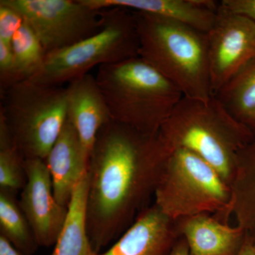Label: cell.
<instances>
[{
    "label": "cell",
    "instance_id": "603a6c76",
    "mask_svg": "<svg viewBox=\"0 0 255 255\" xmlns=\"http://www.w3.org/2000/svg\"><path fill=\"white\" fill-rule=\"evenodd\" d=\"M219 7L255 22V0H222L219 1Z\"/></svg>",
    "mask_w": 255,
    "mask_h": 255
},
{
    "label": "cell",
    "instance_id": "277c9868",
    "mask_svg": "<svg viewBox=\"0 0 255 255\" xmlns=\"http://www.w3.org/2000/svg\"><path fill=\"white\" fill-rule=\"evenodd\" d=\"M95 78L112 120L147 135L157 134L184 97L140 57L102 65Z\"/></svg>",
    "mask_w": 255,
    "mask_h": 255
},
{
    "label": "cell",
    "instance_id": "4fadbf2b",
    "mask_svg": "<svg viewBox=\"0 0 255 255\" xmlns=\"http://www.w3.org/2000/svg\"><path fill=\"white\" fill-rule=\"evenodd\" d=\"M89 161L90 156L84 148L76 129L67 119L45 160L55 199L60 205L68 208L75 187L87 173Z\"/></svg>",
    "mask_w": 255,
    "mask_h": 255
},
{
    "label": "cell",
    "instance_id": "9a60e30c",
    "mask_svg": "<svg viewBox=\"0 0 255 255\" xmlns=\"http://www.w3.org/2000/svg\"><path fill=\"white\" fill-rule=\"evenodd\" d=\"M175 222L179 237L187 242L189 255H236L246 241L243 228L221 222L209 214Z\"/></svg>",
    "mask_w": 255,
    "mask_h": 255
},
{
    "label": "cell",
    "instance_id": "8992f818",
    "mask_svg": "<svg viewBox=\"0 0 255 255\" xmlns=\"http://www.w3.org/2000/svg\"><path fill=\"white\" fill-rule=\"evenodd\" d=\"M0 117L25 159L46 160L68 119L66 87L26 80L1 92Z\"/></svg>",
    "mask_w": 255,
    "mask_h": 255
},
{
    "label": "cell",
    "instance_id": "52a82bcc",
    "mask_svg": "<svg viewBox=\"0 0 255 255\" xmlns=\"http://www.w3.org/2000/svg\"><path fill=\"white\" fill-rule=\"evenodd\" d=\"M100 31L76 44L46 55L44 64L30 81L63 86L90 73L95 67L138 57L139 40L133 11L122 8L105 9Z\"/></svg>",
    "mask_w": 255,
    "mask_h": 255
},
{
    "label": "cell",
    "instance_id": "7c38bea8",
    "mask_svg": "<svg viewBox=\"0 0 255 255\" xmlns=\"http://www.w3.org/2000/svg\"><path fill=\"white\" fill-rule=\"evenodd\" d=\"M66 87L68 119L76 129L90 157L99 132L112 121L95 76L89 73L69 82Z\"/></svg>",
    "mask_w": 255,
    "mask_h": 255
},
{
    "label": "cell",
    "instance_id": "9c48e42d",
    "mask_svg": "<svg viewBox=\"0 0 255 255\" xmlns=\"http://www.w3.org/2000/svg\"><path fill=\"white\" fill-rule=\"evenodd\" d=\"M207 37L214 97L228 80L255 58V22L219 6L214 26Z\"/></svg>",
    "mask_w": 255,
    "mask_h": 255
},
{
    "label": "cell",
    "instance_id": "ba28073f",
    "mask_svg": "<svg viewBox=\"0 0 255 255\" xmlns=\"http://www.w3.org/2000/svg\"><path fill=\"white\" fill-rule=\"evenodd\" d=\"M17 11L41 41L46 55L73 46L100 31L105 9L84 0H0Z\"/></svg>",
    "mask_w": 255,
    "mask_h": 255
},
{
    "label": "cell",
    "instance_id": "cb8c5ba5",
    "mask_svg": "<svg viewBox=\"0 0 255 255\" xmlns=\"http://www.w3.org/2000/svg\"><path fill=\"white\" fill-rule=\"evenodd\" d=\"M0 255H26L4 236L0 235Z\"/></svg>",
    "mask_w": 255,
    "mask_h": 255
},
{
    "label": "cell",
    "instance_id": "d4e9b609",
    "mask_svg": "<svg viewBox=\"0 0 255 255\" xmlns=\"http://www.w3.org/2000/svg\"><path fill=\"white\" fill-rule=\"evenodd\" d=\"M169 255H189V247L184 238L180 237L177 240Z\"/></svg>",
    "mask_w": 255,
    "mask_h": 255
},
{
    "label": "cell",
    "instance_id": "484cf974",
    "mask_svg": "<svg viewBox=\"0 0 255 255\" xmlns=\"http://www.w3.org/2000/svg\"><path fill=\"white\" fill-rule=\"evenodd\" d=\"M236 255H255V245L246 239L241 250Z\"/></svg>",
    "mask_w": 255,
    "mask_h": 255
},
{
    "label": "cell",
    "instance_id": "44dd1931",
    "mask_svg": "<svg viewBox=\"0 0 255 255\" xmlns=\"http://www.w3.org/2000/svg\"><path fill=\"white\" fill-rule=\"evenodd\" d=\"M26 182L25 158L0 117V190L14 194Z\"/></svg>",
    "mask_w": 255,
    "mask_h": 255
},
{
    "label": "cell",
    "instance_id": "2e32d148",
    "mask_svg": "<svg viewBox=\"0 0 255 255\" xmlns=\"http://www.w3.org/2000/svg\"><path fill=\"white\" fill-rule=\"evenodd\" d=\"M231 191V216L255 245V138L238 154Z\"/></svg>",
    "mask_w": 255,
    "mask_h": 255
},
{
    "label": "cell",
    "instance_id": "7a4b0ae2",
    "mask_svg": "<svg viewBox=\"0 0 255 255\" xmlns=\"http://www.w3.org/2000/svg\"><path fill=\"white\" fill-rule=\"evenodd\" d=\"M157 136L167 150L185 149L200 157L230 187L238 154L255 138L215 97L208 102L183 97Z\"/></svg>",
    "mask_w": 255,
    "mask_h": 255
},
{
    "label": "cell",
    "instance_id": "ffe728a7",
    "mask_svg": "<svg viewBox=\"0 0 255 255\" xmlns=\"http://www.w3.org/2000/svg\"><path fill=\"white\" fill-rule=\"evenodd\" d=\"M11 45L14 60V85L29 80L38 73L44 64L46 53L36 33L25 21L13 38Z\"/></svg>",
    "mask_w": 255,
    "mask_h": 255
},
{
    "label": "cell",
    "instance_id": "5b68a950",
    "mask_svg": "<svg viewBox=\"0 0 255 255\" xmlns=\"http://www.w3.org/2000/svg\"><path fill=\"white\" fill-rule=\"evenodd\" d=\"M154 204L169 219L214 214L228 223L231 214L229 185L211 165L185 149L167 150Z\"/></svg>",
    "mask_w": 255,
    "mask_h": 255
},
{
    "label": "cell",
    "instance_id": "e0dca14e",
    "mask_svg": "<svg viewBox=\"0 0 255 255\" xmlns=\"http://www.w3.org/2000/svg\"><path fill=\"white\" fill-rule=\"evenodd\" d=\"M87 173L74 190L68 215L50 255H100L92 246L87 223Z\"/></svg>",
    "mask_w": 255,
    "mask_h": 255
},
{
    "label": "cell",
    "instance_id": "3957f363",
    "mask_svg": "<svg viewBox=\"0 0 255 255\" xmlns=\"http://www.w3.org/2000/svg\"><path fill=\"white\" fill-rule=\"evenodd\" d=\"M138 57L179 89L183 97L212 98L207 33L155 15L133 11Z\"/></svg>",
    "mask_w": 255,
    "mask_h": 255
},
{
    "label": "cell",
    "instance_id": "4316f807",
    "mask_svg": "<svg viewBox=\"0 0 255 255\" xmlns=\"http://www.w3.org/2000/svg\"><path fill=\"white\" fill-rule=\"evenodd\" d=\"M243 123L249 128L255 136V110L243 121Z\"/></svg>",
    "mask_w": 255,
    "mask_h": 255
},
{
    "label": "cell",
    "instance_id": "5bb4252c",
    "mask_svg": "<svg viewBox=\"0 0 255 255\" xmlns=\"http://www.w3.org/2000/svg\"><path fill=\"white\" fill-rule=\"evenodd\" d=\"M96 9L122 8L184 23L207 33L214 26L219 1L213 0H84Z\"/></svg>",
    "mask_w": 255,
    "mask_h": 255
},
{
    "label": "cell",
    "instance_id": "6da1fadb",
    "mask_svg": "<svg viewBox=\"0 0 255 255\" xmlns=\"http://www.w3.org/2000/svg\"><path fill=\"white\" fill-rule=\"evenodd\" d=\"M168 150L147 135L111 121L89 161L87 223L97 253L118 239L148 206Z\"/></svg>",
    "mask_w": 255,
    "mask_h": 255
},
{
    "label": "cell",
    "instance_id": "7402d4cb",
    "mask_svg": "<svg viewBox=\"0 0 255 255\" xmlns=\"http://www.w3.org/2000/svg\"><path fill=\"white\" fill-rule=\"evenodd\" d=\"M24 19L16 10L0 2V41L11 43Z\"/></svg>",
    "mask_w": 255,
    "mask_h": 255
},
{
    "label": "cell",
    "instance_id": "8fae6325",
    "mask_svg": "<svg viewBox=\"0 0 255 255\" xmlns=\"http://www.w3.org/2000/svg\"><path fill=\"white\" fill-rule=\"evenodd\" d=\"M179 238L175 221L153 204L100 255H169Z\"/></svg>",
    "mask_w": 255,
    "mask_h": 255
},
{
    "label": "cell",
    "instance_id": "30bf717a",
    "mask_svg": "<svg viewBox=\"0 0 255 255\" xmlns=\"http://www.w3.org/2000/svg\"><path fill=\"white\" fill-rule=\"evenodd\" d=\"M26 182L19 206L29 223L38 246H54L68 215V208L58 204L44 160L25 159Z\"/></svg>",
    "mask_w": 255,
    "mask_h": 255
},
{
    "label": "cell",
    "instance_id": "d6986e66",
    "mask_svg": "<svg viewBox=\"0 0 255 255\" xmlns=\"http://www.w3.org/2000/svg\"><path fill=\"white\" fill-rule=\"evenodd\" d=\"M0 235L20 251L31 255L38 243L29 223L14 197V194L0 190Z\"/></svg>",
    "mask_w": 255,
    "mask_h": 255
},
{
    "label": "cell",
    "instance_id": "ac0fdd59",
    "mask_svg": "<svg viewBox=\"0 0 255 255\" xmlns=\"http://www.w3.org/2000/svg\"><path fill=\"white\" fill-rule=\"evenodd\" d=\"M214 97L243 123L255 110V58L228 80Z\"/></svg>",
    "mask_w": 255,
    "mask_h": 255
}]
</instances>
